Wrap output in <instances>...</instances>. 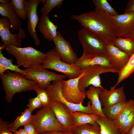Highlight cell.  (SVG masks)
I'll use <instances>...</instances> for the list:
<instances>
[{"label":"cell","instance_id":"6da1fadb","mask_svg":"<svg viewBox=\"0 0 134 134\" xmlns=\"http://www.w3.org/2000/svg\"><path fill=\"white\" fill-rule=\"evenodd\" d=\"M70 18L98 35L107 45H113L117 37L115 21L111 15L92 10L79 15H73Z\"/></svg>","mask_w":134,"mask_h":134},{"label":"cell","instance_id":"7a4b0ae2","mask_svg":"<svg viewBox=\"0 0 134 134\" xmlns=\"http://www.w3.org/2000/svg\"><path fill=\"white\" fill-rule=\"evenodd\" d=\"M0 76L5 92V100L8 102L11 101L16 93L34 90L39 87L35 81L29 80L18 72L8 71L0 75Z\"/></svg>","mask_w":134,"mask_h":134},{"label":"cell","instance_id":"3957f363","mask_svg":"<svg viewBox=\"0 0 134 134\" xmlns=\"http://www.w3.org/2000/svg\"><path fill=\"white\" fill-rule=\"evenodd\" d=\"M5 49L15 58L17 65L27 68L42 65L46 56V54L31 46L19 48L9 45L6 46Z\"/></svg>","mask_w":134,"mask_h":134},{"label":"cell","instance_id":"277c9868","mask_svg":"<svg viewBox=\"0 0 134 134\" xmlns=\"http://www.w3.org/2000/svg\"><path fill=\"white\" fill-rule=\"evenodd\" d=\"M46 54L41 65L44 68L62 73L69 79L77 77L82 74L81 68L76 63L70 64L62 61L55 48Z\"/></svg>","mask_w":134,"mask_h":134},{"label":"cell","instance_id":"5b68a950","mask_svg":"<svg viewBox=\"0 0 134 134\" xmlns=\"http://www.w3.org/2000/svg\"><path fill=\"white\" fill-rule=\"evenodd\" d=\"M82 72L83 73L78 82L80 91L86 95L85 89L90 86L96 87L103 88L101 85L100 75L107 73H117L119 71L116 68L102 66L96 65H90L81 68Z\"/></svg>","mask_w":134,"mask_h":134},{"label":"cell","instance_id":"8992f818","mask_svg":"<svg viewBox=\"0 0 134 134\" xmlns=\"http://www.w3.org/2000/svg\"><path fill=\"white\" fill-rule=\"evenodd\" d=\"M32 123L37 133L51 131H65L53 113L50 105L43 107L32 115Z\"/></svg>","mask_w":134,"mask_h":134},{"label":"cell","instance_id":"52a82bcc","mask_svg":"<svg viewBox=\"0 0 134 134\" xmlns=\"http://www.w3.org/2000/svg\"><path fill=\"white\" fill-rule=\"evenodd\" d=\"M25 76L28 79L33 80L40 88L46 89L51 82L64 80L67 77L63 74H57L43 68L41 65L33 66L24 70Z\"/></svg>","mask_w":134,"mask_h":134},{"label":"cell","instance_id":"ba28073f","mask_svg":"<svg viewBox=\"0 0 134 134\" xmlns=\"http://www.w3.org/2000/svg\"><path fill=\"white\" fill-rule=\"evenodd\" d=\"M63 80L53 81L46 89L49 95L50 100L61 103L67 106L72 111H81L89 114L93 113L91 107V102H88L87 105L84 106L83 103L75 104L68 101L63 97L61 92V86Z\"/></svg>","mask_w":134,"mask_h":134},{"label":"cell","instance_id":"9c48e42d","mask_svg":"<svg viewBox=\"0 0 134 134\" xmlns=\"http://www.w3.org/2000/svg\"><path fill=\"white\" fill-rule=\"evenodd\" d=\"M77 36L83 49L108 55L107 44L94 33L83 28L78 31Z\"/></svg>","mask_w":134,"mask_h":134},{"label":"cell","instance_id":"30bf717a","mask_svg":"<svg viewBox=\"0 0 134 134\" xmlns=\"http://www.w3.org/2000/svg\"><path fill=\"white\" fill-rule=\"evenodd\" d=\"M10 24L9 19L2 17L0 18V36L2 42L6 46L12 45L21 47L22 40L26 36L25 31L21 27L18 34H13L10 32Z\"/></svg>","mask_w":134,"mask_h":134},{"label":"cell","instance_id":"8fae6325","mask_svg":"<svg viewBox=\"0 0 134 134\" xmlns=\"http://www.w3.org/2000/svg\"><path fill=\"white\" fill-rule=\"evenodd\" d=\"M82 74L78 77L63 80L61 86L62 95L68 101L75 104L83 103L86 97V95L81 92L78 88L79 79L83 75Z\"/></svg>","mask_w":134,"mask_h":134},{"label":"cell","instance_id":"7c38bea8","mask_svg":"<svg viewBox=\"0 0 134 134\" xmlns=\"http://www.w3.org/2000/svg\"><path fill=\"white\" fill-rule=\"evenodd\" d=\"M50 106L55 117L65 131L72 132L75 126L71 110L63 103L51 100Z\"/></svg>","mask_w":134,"mask_h":134},{"label":"cell","instance_id":"4fadbf2b","mask_svg":"<svg viewBox=\"0 0 134 134\" xmlns=\"http://www.w3.org/2000/svg\"><path fill=\"white\" fill-rule=\"evenodd\" d=\"M40 2L39 0H25L24 2L27 13L28 32L38 46L40 44V41L36 33V28L39 20L37 10Z\"/></svg>","mask_w":134,"mask_h":134},{"label":"cell","instance_id":"5bb4252c","mask_svg":"<svg viewBox=\"0 0 134 134\" xmlns=\"http://www.w3.org/2000/svg\"><path fill=\"white\" fill-rule=\"evenodd\" d=\"M111 16L115 21L117 37L126 38L134 31V12Z\"/></svg>","mask_w":134,"mask_h":134},{"label":"cell","instance_id":"9a60e30c","mask_svg":"<svg viewBox=\"0 0 134 134\" xmlns=\"http://www.w3.org/2000/svg\"><path fill=\"white\" fill-rule=\"evenodd\" d=\"M55 48L63 62L70 64H75L78 58L69 42L65 40L59 31L53 40Z\"/></svg>","mask_w":134,"mask_h":134},{"label":"cell","instance_id":"2e32d148","mask_svg":"<svg viewBox=\"0 0 134 134\" xmlns=\"http://www.w3.org/2000/svg\"><path fill=\"white\" fill-rule=\"evenodd\" d=\"M76 64L81 68L89 66L99 65L114 68L109 61L108 55L83 49L82 56L78 58Z\"/></svg>","mask_w":134,"mask_h":134},{"label":"cell","instance_id":"e0dca14e","mask_svg":"<svg viewBox=\"0 0 134 134\" xmlns=\"http://www.w3.org/2000/svg\"><path fill=\"white\" fill-rule=\"evenodd\" d=\"M124 85L116 89L108 90L102 89L99 95V99L102 106H109L119 102L127 101L124 90Z\"/></svg>","mask_w":134,"mask_h":134},{"label":"cell","instance_id":"ac0fdd59","mask_svg":"<svg viewBox=\"0 0 134 134\" xmlns=\"http://www.w3.org/2000/svg\"><path fill=\"white\" fill-rule=\"evenodd\" d=\"M107 48L109 61L119 72L127 64L131 56L121 51L113 44L107 45Z\"/></svg>","mask_w":134,"mask_h":134},{"label":"cell","instance_id":"d6986e66","mask_svg":"<svg viewBox=\"0 0 134 134\" xmlns=\"http://www.w3.org/2000/svg\"><path fill=\"white\" fill-rule=\"evenodd\" d=\"M0 14L2 17L7 18L10 21L11 31L19 32L21 27V22L16 16L11 7V1L0 0Z\"/></svg>","mask_w":134,"mask_h":134},{"label":"cell","instance_id":"ffe728a7","mask_svg":"<svg viewBox=\"0 0 134 134\" xmlns=\"http://www.w3.org/2000/svg\"><path fill=\"white\" fill-rule=\"evenodd\" d=\"M58 27L50 20L48 15H41L37 28L44 38L49 41H53L58 35Z\"/></svg>","mask_w":134,"mask_h":134},{"label":"cell","instance_id":"44dd1931","mask_svg":"<svg viewBox=\"0 0 134 134\" xmlns=\"http://www.w3.org/2000/svg\"><path fill=\"white\" fill-rule=\"evenodd\" d=\"M102 89L90 86L86 91V95L91 101V107L93 113L99 116L104 117L99 99V95Z\"/></svg>","mask_w":134,"mask_h":134},{"label":"cell","instance_id":"7402d4cb","mask_svg":"<svg viewBox=\"0 0 134 134\" xmlns=\"http://www.w3.org/2000/svg\"><path fill=\"white\" fill-rule=\"evenodd\" d=\"M70 113L74 119L75 126L88 124L94 125L98 124L97 121L100 116L94 113L89 114L83 112L71 111Z\"/></svg>","mask_w":134,"mask_h":134},{"label":"cell","instance_id":"603a6c76","mask_svg":"<svg viewBox=\"0 0 134 134\" xmlns=\"http://www.w3.org/2000/svg\"><path fill=\"white\" fill-rule=\"evenodd\" d=\"M6 46V45L4 44L0 47V74H3L6 70L9 69L25 76L24 70L20 69L18 65L12 64L11 59H8L4 56L2 51L3 49L5 48Z\"/></svg>","mask_w":134,"mask_h":134},{"label":"cell","instance_id":"cb8c5ba5","mask_svg":"<svg viewBox=\"0 0 134 134\" xmlns=\"http://www.w3.org/2000/svg\"><path fill=\"white\" fill-rule=\"evenodd\" d=\"M33 111L29 108L26 109L21 113V115L16 118L13 122L10 124V130L14 132L20 127L32 123Z\"/></svg>","mask_w":134,"mask_h":134},{"label":"cell","instance_id":"d4e9b609","mask_svg":"<svg viewBox=\"0 0 134 134\" xmlns=\"http://www.w3.org/2000/svg\"><path fill=\"white\" fill-rule=\"evenodd\" d=\"M97 122L100 127L102 134H121L113 120L100 116Z\"/></svg>","mask_w":134,"mask_h":134},{"label":"cell","instance_id":"484cf974","mask_svg":"<svg viewBox=\"0 0 134 134\" xmlns=\"http://www.w3.org/2000/svg\"><path fill=\"white\" fill-rule=\"evenodd\" d=\"M113 45L131 56L134 53V39L117 37Z\"/></svg>","mask_w":134,"mask_h":134},{"label":"cell","instance_id":"4316f807","mask_svg":"<svg viewBox=\"0 0 134 134\" xmlns=\"http://www.w3.org/2000/svg\"><path fill=\"white\" fill-rule=\"evenodd\" d=\"M127 102V101H123L109 106L103 107L102 110L104 116L113 121L119 116Z\"/></svg>","mask_w":134,"mask_h":134},{"label":"cell","instance_id":"83f0119b","mask_svg":"<svg viewBox=\"0 0 134 134\" xmlns=\"http://www.w3.org/2000/svg\"><path fill=\"white\" fill-rule=\"evenodd\" d=\"M134 72V53L130 57L127 64L119 71L117 81L115 85L111 89H114L121 82L128 78Z\"/></svg>","mask_w":134,"mask_h":134},{"label":"cell","instance_id":"f1b7e54d","mask_svg":"<svg viewBox=\"0 0 134 134\" xmlns=\"http://www.w3.org/2000/svg\"><path fill=\"white\" fill-rule=\"evenodd\" d=\"M134 110V99L130 100L119 116L113 121L116 126L119 129L124 120Z\"/></svg>","mask_w":134,"mask_h":134},{"label":"cell","instance_id":"f546056e","mask_svg":"<svg viewBox=\"0 0 134 134\" xmlns=\"http://www.w3.org/2000/svg\"><path fill=\"white\" fill-rule=\"evenodd\" d=\"M72 132L74 134H102L98 124L95 125L88 124L75 126Z\"/></svg>","mask_w":134,"mask_h":134},{"label":"cell","instance_id":"4dcf8cb0","mask_svg":"<svg viewBox=\"0 0 134 134\" xmlns=\"http://www.w3.org/2000/svg\"><path fill=\"white\" fill-rule=\"evenodd\" d=\"M92 2L96 11L102 12L112 16L118 14L106 0H93Z\"/></svg>","mask_w":134,"mask_h":134},{"label":"cell","instance_id":"1f68e13d","mask_svg":"<svg viewBox=\"0 0 134 134\" xmlns=\"http://www.w3.org/2000/svg\"><path fill=\"white\" fill-rule=\"evenodd\" d=\"M25 0H11L12 9L17 17L25 20L27 18L26 10L25 5Z\"/></svg>","mask_w":134,"mask_h":134},{"label":"cell","instance_id":"d6a6232c","mask_svg":"<svg viewBox=\"0 0 134 134\" xmlns=\"http://www.w3.org/2000/svg\"><path fill=\"white\" fill-rule=\"evenodd\" d=\"M43 5L40 8V11L41 14L48 15L51 10L57 6L60 8L63 4V0H40Z\"/></svg>","mask_w":134,"mask_h":134},{"label":"cell","instance_id":"836d02e7","mask_svg":"<svg viewBox=\"0 0 134 134\" xmlns=\"http://www.w3.org/2000/svg\"><path fill=\"white\" fill-rule=\"evenodd\" d=\"M134 124V110L123 122L119 129L121 134H127Z\"/></svg>","mask_w":134,"mask_h":134},{"label":"cell","instance_id":"e575fe53","mask_svg":"<svg viewBox=\"0 0 134 134\" xmlns=\"http://www.w3.org/2000/svg\"><path fill=\"white\" fill-rule=\"evenodd\" d=\"M37 94V96L40 100L43 107L50 105V99L46 89L38 87L34 90Z\"/></svg>","mask_w":134,"mask_h":134},{"label":"cell","instance_id":"d590c367","mask_svg":"<svg viewBox=\"0 0 134 134\" xmlns=\"http://www.w3.org/2000/svg\"><path fill=\"white\" fill-rule=\"evenodd\" d=\"M27 106L28 108L32 111L36 108H40L43 107L40 100L37 96L34 98L29 99V104Z\"/></svg>","mask_w":134,"mask_h":134},{"label":"cell","instance_id":"8d00e7d4","mask_svg":"<svg viewBox=\"0 0 134 134\" xmlns=\"http://www.w3.org/2000/svg\"><path fill=\"white\" fill-rule=\"evenodd\" d=\"M10 124L0 119V134H13L9 129Z\"/></svg>","mask_w":134,"mask_h":134},{"label":"cell","instance_id":"74e56055","mask_svg":"<svg viewBox=\"0 0 134 134\" xmlns=\"http://www.w3.org/2000/svg\"><path fill=\"white\" fill-rule=\"evenodd\" d=\"M23 127L27 134H37L35 128L32 123H28Z\"/></svg>","mask_w":134,"mask_h":134},{"label":"cell","instance_id":"f35d334b","mask_svg":"<svg viewBox=\"0 0 134 134\" xmlns=\"http://www.w3.org/2000/svg\"><path fill=\"white\" fill-rule=\"evenodd\" d=\"M134 12V0H129L124 11V13Z\"/></svg>","mask_w":134,"mask_h":134},{"label":"cell","instance_id":"ab89813d","mask_svg":"<svg viewBox=\"0 0 134 134\" xmlns=\"http://www.w3.org/2000/svg\"><path fill=\"white\" fill-rule=\"evenodd\" d=\"M39 134H74L72 132L51 131L45 132Z\"/></svg>","mask_w":134,"mask_h":134},{"label":"cell","instance_id":"60d3db41","mask_svg":"<svg viewBox=\"0 0 134 134\" xmlns=\"http://www.w3.org/2000/svg\"><path fill=\"white\" fill-rule=\"evenodd\" d=\"M13 134H27L24 129L21 128L18 131L14 132Z\"/></svg>","mask_w":134,"mask_h":134},{"label":"cell","instance_id":"b9f144b4","mask_svg":"<svg viewBox=\"0 0 134 134\" xmlns=\"http://www.w3.org/2000/svg\"><path fill=\"white\" fill-rule=\"evenodd\" d=\"M127 134H134V124L130 129Z\"/></svg>","mask_w":134,"mask_h":134},{"label":"cell","instance_id":"7bdbcfd3","mask_svg":"<svg viewBox=\"0 0 134 134\" xmlns=\"http://www.w3.org/2000/svg\"><path fill=\"white\" fill-rule=\"evenodd\" d=\"M126 38L134 39V31Z\"/></svg>","mask_w":134,"mask_h":134}]
</instances>
